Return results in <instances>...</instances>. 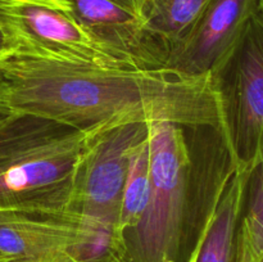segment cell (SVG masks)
I'll return each mask as SVG.
<instances>
[{"label":"cell","mask_w":263,"mask_h":262,"mask_svg":"<svg viewBox=\"0 0 263 262\" xmlns=\"http://www.w3.org/2000/svg\"><path fill=\"white\" fill-rule=\"evenodd\" d=\"M0 112L84 130L161 121L205 126L223 133L234 148L215 73L98 66L67 58L28 36L0 57Z\"/></svg>","instance_id":"cell-1"},{"label":"cell","mask_w":263,"mask_h":262,"mask_svg":"<svg viewBox=\"0 0 263 262\" xmlns=\"http://www.w3.org/2000/svg\"><path fill=\"white\" fill-rule=\"evenodd\" d=\"M103 133L32 116H2L0 213L79 218L80 177Z\"/></svg>","instance_id":"cell-2"},{"label":"cell","mask_w":263,"mask_h":262,"mask_svg":"<svg viewBox=\"0 0 263 262\" xmlns=\"http://www.w3.org/2000/svg\"><path fill=\"white\" fill-rule=\"evenodd\" d=\"M182 126H149L151 197L138 225L122 240L125 262H186L184 215L192 164Z\"/></svg>","instance_id":"cell-3"},{"label":"cell","mask_w":263,"mask_h":262,"mask_svg":"<svg viewBox=\"0 0 263 262\" xmlns=\"http://www.w3.org/2000/svg\"><path fill=\"white\" fill-rule=\"evenodd\" d=\"M0 14L25 35L67 58L113 68L158 67L80 23L66 0H18Z\"/></svg>","instance_id":"cell-4"},{"label":"cell","mask_w":263,"mask_h":262,"mask_svg":"<svg viewBox=\"0 0 263 262\" xmlns=\"http://www.w3.org/2000/svg\"><path fill=\"white\" fill-rule=\"evenodd\" d=\"M151 123L133 122L103 133L90 151L77 190V213L118 225L128 162L149 136Z\"/></svg>","instance_id":"cell-5"},{"label":"cell","mask_w":263,"mask_h":262,"mask_svg":"<svg viewBox=\"0 0 263 262\" xmlns=\"http://www.w3.org/2000/svg\"><path fill=\"white\" fill-rule=\"evenodd\" d=\"M79 233L80 217L5 213L0 217V253L27 262H73Z\"/></svg>","instance_id":"cell-6"},{"label":"cell","mask_w":263,"mask_h":262,"mask_svg":"<svg viewBox=\"0 0 263 262\" xmlns=\"http://www.w3.org/2000/svg\"><path fill=\"white\" fill-rule=\"evenodd\" d=\"M256 0H213L186 48L170 66L192 73H215L229 44Z\"/></svg>","instance_id":"cell-7"},{"label":"cell","mask_w":263,"mask_h":262,"mask_svg":"<svg viewBox=\"0 0 263 262\" xmlns=\"http://www.w3.org/2000/svg\"><path fill=\"white\" fill-rule=\"evenodd\" d=\"M66 2L71 8L73 17L80 23L90 28L92 32L126 50L152 61L151 57L140 50L144 48L143 44L146 43L151 35L139 0Z\"/></svg>","instance_id":"cell-8"},{"label":"cell","mask_w":263,"mask_h":262,"mask_svg":"<svg viewBox=\"0 0 263 262\" xmlns=\"http://www.w3.org/2000/svg\"><path fill=\"white\" fill-rule=\"evenodd\" d=\"M248 172L244 167L221 188L186 262H235L236 229Z\"/></svg>","instance_id":"cell-9"},{"label":"cell","mask_w":263,"mask_h":262,"mask_svg":"<svg viewBox=\"0 0 263 262\" xmlns=\"http://www.w3.org/2000/svg\"><path fill=\"white\" fill-rule=\"evenodd\" d=\"M236 144L257 157L263 144V48L258 35L246 43L236 81Z\"/></svg>","instance_id":"cell-10"},{"label":"cell","mask_w":263,"mask_h":262,"mask_svg":"<svg viewBox=\"0 0 263 262\" xmlns=\"http://www.w3.org/2000/svg\"><path fill=\"white\" fill-rule=\"evenodd\" d=\"M149 35L175 49V59L186 48L213 0H139Z\"/></svg>","instance_id":"cell-11"},{"label":"cell","mask_w":263,"mask_h":262,"mask_svg":"<svg viewBox=\"0 0 263 262\" xmlns=\"http://www.w3.org/2000/svg\"><path fill=\"white\" fill-rule=\"evenodd\" d=\"M151 188V148L148 136L135 146L128 162L117 225L121 240L143 217L148 207Z\"/></svg>","instance_id":"cell-12"},{"label":"cell","mask_w":263,"mask_h":262,"mask_svg":"<svg viewBox=\"0 0 263 262\" xmlns=\"http://www.w3.org/2000/svg\"><path fill=\"white\" fill-rule=\"evenodd\" d=\"M251 177L248 210L236 229L235 262L263 259V159L252 170Z\"/></svg>","instance_id":"cell-13"},{"label":"cell","mask_w":263,"mask_h":262,"mask_svg":"<svg viewBox=\"0 0 263 262\" xmlns=\"http://www.w3.org/2000/svg\"><path fill=\"white\" fill-rule=\"evenodd\" d=\"M15 40L13 31L5 18L0 14V57L9 53L12 49H14Z\"/></svg>","instance_id":"cell-14"},{"label":"cell","mask_w":263,"mask_h":262,"mask_svg":"<svg viewBox=\"0 0 263 262\" xmlns=\"http://www.w3.org/2000/svg\"><path fill=\"white\" fill-rule=\"evenodd\" d=\"M0 262H27V261H23V259H18V258H14V257H9L0 253Z\"/></svg>","instance_id":"cell-15"},{"label":"cell","mask_w":263,"mask_h":262,"mask_svg":"<svg viewBox=\"0 0 263 262\" xmlns=\"http://www.w3.org/2000/svg\"><path fill=\"white\" fill-rule=\"evenodd\" d=\"M18 0H0V12H2L3 9H5V8L10 7L12 4H14V3H17Z\"/></svg>","instance_id":"cell-16"},{"label":"cell","mask_w":263,"mask_h":262,"mask_svg":"<svg viewBox=\"0 0 263 262\" xmlns=\"http://www.w3.org/2000/svg\"><path fill=\"white\" fill-rule=\"evenodd\" d=\"M4 115H8V113H3V112H0V117H2V116H4Z\"/></svg>","instance_id":"cell-17"},{"label":"cell","mask_w":263,"mask_h":262,"mask_svg":"<svg viewBox=\"0 0 263 262\" xmlns=\"http://www.w3.org/2000/svg\"><path fill=\"white\" fill-rule=\"evenodd\" d=\"M4 215H5V213H0V217H3Z\"/></svg>","instance_id":"cell-18"},{"label":"cell","mask_w":263,"mask_h":262,"mask_svg":"<svg viewBox=\"0 0 263 262\" xmlns=\"http://www.w3.org/2000/svg\"><path fill=\"white\" fill-rule=\"evenodd\" d=\"M262 262H263V259H262Z\"/></svg>","instance_id":"cell-19"}]
</instances>
